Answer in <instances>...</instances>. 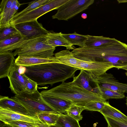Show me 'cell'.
Segmentation results:
<instances>
[{
    "label": "cell",
    "mask_w": 127,
    "mask_h": 127,
    "mask_svg": "<svg viewBox=\"0 0 127 127\" xmlns=\"http://www.w3.org/2000/svg\"><path fill=\"white\" fill-rule=\"evenodd\" d=\"M55 47L47 44L45 35L30 39H26L14 45L7 50L10 51L15 50L13 53L17 55L42 58H50L54 55Z\"/></svg>",
    "instance_id": "cell-4"
},
{
    "label": "cell",
    "mask_w": 127,
    "mask_h": 127,
    "mask_svg": "<svg viewBox=\"0 0 127 127\" xmlns=\"http://www.w3.org/2000/svg\"><path fill=\"white\" fill-rule=\"evenodd\" d=\"M19 34L15 26L10 23L0 26V41Z\"/></svg>",
    "instance_id": "cell-24"
},
{
    "label": "cell",
    "mask_w": 127,
    "mask_h": 127,
    "mask_svg": "<svg viewBox=\"0 0 127 127\" xmlns=\"http://www.w3.org/2000/svg\"><path fill=\"white\" fill-rule=\"evenodd\" d=\"M125 73L126 75L127 76V72H126Z\"/></svg>",
    "instance_id": "cell-40"
},
{
    "label": "cell",
    "mask_w": 127,
    "mask_h": 127,
    "mask_svg": "<svg viewBox=\"0 0 127 127\" xmlns=\"http://www.w3.org/2000/svg\"><path fill=\"white\" fill-rule=\"evenodd\" d=\"M87 39L85 42V47L88 48L101 46L114 40L115 38L104 37L102 36H92L86 35Z\"/></svg>",
    "instance_id": "cell-20"
},
{
    "label": "cell",
    "mask_w": 127,
    "mask_h": 127,
    "mask_svg": "<svg viewBox=\"0 0 127 127\" xmlns=\"http://www.w3.org/2000/svg\"><path fill=\"white\" fill-rule=\"evenodd\" d=\"M24 67V73L38 85L52 86L73 78L78 70L75 68L59 62H50Z\"/></svg>",
    "instance_id": "cell-2"
},
{
    "label": "cell",
    "mask_w": 127,
    "mask_h": 127,
    "mask_svg": "<svg viewBox=\"0 0 127 127\" xmlns=\"http://www.w3.org/2000/svg\"><path fill=\"white\" fill-rule=\"evenodd\" d=\"M49 0H37L33 1L30 2L27 7L21 11L16 13L13 17L20 16L32 11L46 3Z\"/></svg>",
    "instance_id": "cell-29"
},
{
    "label": "cell",
    "mask_w": 127,
    "mask_h": 127,
    "mask_svg": "<svg viewBox=\"0 0 127 127\" xmlns=\"http://www.w3.org/2000/svg\"><path fill=\"white\" fill-rule=\"evenodd\" d=\"M94 0H68L57 9L53 19L68 21L88 9Z\"/></svg>",
    "instance_id": "cell-8"
},
{
    "label": "cell",
    "mask_w": 127,
    "mask_h": 127,
    "mask_svg": "<svg viewBox=\"0 0 127 127\" xmlns=\"http://www.w3.org/2000/svg\"><path fill=\"white\" fill-rule=\"evenodd\" d=\"M50 126L51 127H62L57 124L54 125Z\"/></svg>",
    "instance_id": "cell-37"
},
{
    "label": "cell",
    "mask_w": 127,
    "mask_h": 127,
    "mask_svg": "<svg viewBox=\"0 0 127 127\" xmlns=\"http://www.w3.org/2000/svg\"><path fill=\"white\" fill-rule=\"evenodd\" d=\"M40 93L41 95L62 98L70 101L74 104L82 106L91 101H106L101 95L80 87L73 81L62 83L50 89L43 90Z\"/></svg>",
    "instance_id": "cell-3"
},
{
    "label": "cell",
    "mask_w": 127,
    "mask_h": 127,
    "mask_svg": "<svg viewBox=\"0 0 127 127\" xmlns=\"http://www.w3.org/2000/svg\"><path fill=\"white\" fill-rule=\"evenodd\" d=\"M68 0H49L46 3L32 11L20 16L13 17L10 23L15 26L20 23L37 20L47 13L57 9Z\"/></svg>",
    "instance_id": "cell-9"
},
{
    "label": "cell",
    "mask_w": 127,
    "mask_h": 127,
    "mask_svg": "<svg viewBox=\"0 0 127 127\" xmlns=\"http://www.w3.org/2000/svg\"><path fill=\"white\" fill-rule=\"evenodd\" d=\"M122 2L123 3L127 2V0H123Z\"/></svg>",
    "instance_id": "cell-38"
},
{
    "label": "cell",
    "mask_w": 127,
    "mask_h": 127,
    "mask_svg": "<svg viewBox=\"0 0 127 127\" xmlns=\"http://www.w3.org/2000/svg\"><path fill=\"white\" fill-rule=\"evenodd\" d=\"M104 116L122 122H127V116L120 111L111 106L106 101L103 108L99 112Z\"/></svg>",
    "instance_id": "cell-19"
},
{
    "label": "cell",
    "mask_w": 127,
    "mask_h": 127,
    "mask_svg": "<svg viewBox=\"0 0 127 127\" xmlns=\"http://www.w3.org/2000/svg\"><path fill=\"white\" fill-rule=\"evenodd\" d=\"M0 108L21 114L29 116L28 111L22 105L8 96L0 95Z\"/></svg>",
    "instance_id": "cell-17"
},
{
    "label": "cell",
    "mask_w": 127,
    "mask_h": 127,
    "mask_svg": "<svg viewBox=\"0 0 127 127\" xmlns=\"http://www.w3.org/2000/svg\"><path fill=\"white\" fill-rule=\"evenodd\" d=\"M105 102L91 101L87 103L84 107L85 110H88L99 112L104 107Z\"/></svg>",
    "instance_id": "cell-31"
},
{
    "label": "cell",
    "mask_w": 127,
    "mask_h": 127,
    "mask_svg": "<svg viewBox=\"0 0 127 127\" xmlns=\"http://www.w3.org/2000/svg\"><path fill=\"white\" fill-rule=\"evenodd\" d=\"M22 4L20 3L17 0H14L11 8L7 14L0 21V26L10 23L14 15Z\"/></svg>",
    "instance_id": "cell-28"
},
{
    "label": "cell",
    "mask_w": 127,
    "mask_h": 127,
    "mask_svg": "<svg viewBox=\"0 0 127 127\" xmlns=\"http://www.w3.org/2000/svg\"><path fill=\"white\" fill-rule=\"evenodd\" d=\"M126 104L127 106V97H126Z\"/></svg>",
    "instance_id": "cell-39"
},
{
    "label": "cell",
    "mask_w": 127,
    "mask_h": 127,
    "mask_svg": "<svg viewBox=\"0 0 127 127\" xmlns=\"http://www.w3.org/2000/svg\"><path fill=\"white\" fill-rule=\"evenodd\" d=\"M24 70V67L14 62L8 76L9 88L16 95L24 92L32 93L37 90V84L25 75Z\"/></svg>",
    "instance_id": "cell-6"
},
{
    "label": "cell",
    "mask_w": 127,
    "mask_h": 127,
    "mask_svg": "<svg viewBox=\"0 0 127 127\" xmlns=\"http://www.w3.org/2000/svg\"><path fill=\"white\" fill-rule=\"evenodd\" d=\"M60 114L56 112H43L37 114L36 116L41 123L51 126L57 124Z\"/></svg>",
    "instance_id": "cell-21"
},
{
    "label": "cell",
    "mask_w": 127,
    "mask_h": 127,
    "mask_svg": "<svg viewBox=\"0 0 127 127\" xmlns=\"http://www.w3.org/2000/svg\"><path fill=\"white\" fill-rule=\"evenodd\" d=\"M81 17L83 19H86L87 17V14L85 13H83L81 15Z\"/></svg>",
    "instance_id": "cell-36"
},
{
    "label": "cell",
    "mask_w": 127,
    "mask_h": 127,
    "mask_svg": "<svg viewBox=\"0 0 127 127\" xmlns=\"http://www.w3.org/2000/svg\"><path fill=\"white\" fill-rule=\"evenodd\" d=\"M11 98L22 105L30 116L37 117V114L43 112L57 113L44 100L37 90L32 93L22 92Z\"/></svg>",
    "instance_id": "cell-7"
},
{
    "label": "cell",
    "mask_w": 127,
    "mask_h": 127,
    "mask_svg": "<svg viewBox=\"0 0 127 127\" xmlns=\"http://www.w3.org/2000/svg\"><path fill=\"white\" fill-rule=\"evenodd\" d=\"M13 53L7 51L0 53V78L8 77L14 63Z\"/></svg>",
    "instance_id": "cell-18"
},
{
    "label": "cell",
    "mask_w": 127,
    "mask_h": 127,
    "mask_svg": "<svg viewBox=\"0 0 127 127\" xmlns=\"http://www.w3.org/2000/svg\"><path fill=\"white\" fill-rule=\"evenodd\" d=\"M62 34L73 45H76L81 47H85V43L87 39L86 35L80 34L75 32L72 33Z\"/></svg>",
    "instance_id": "cell-22"
},
{
    "label": "cell",
    "mask_w": 127,
    "mask_h": 127,
    "mask_svg": "<svg viewBox=\"0 0 127 127\" xmlns=\"http://www.w3.org/2000/svg\"><path fill=\"white\" fill-rule=\"evenodd\" d=\"M54 56L58 62L73 67L78 70H84L91 73L94 76L103 74L114 67L112 64L108 63L88 62L77 59L68 50L58 52L55 54Z\"/></svg>",
    "instance_id": "cell-5"
},
{
    "label": "cell",
    "mask_w": 127,
    "mask_h": 127,
    "mask_svg": "<svg viewBox=\"0 0 127 127\" xmlns=\"http://www.w3.org/2000/svg\"><path fill=\"white\" fill-rule=\"evenodd\" d=\"M0 127H12L8 124H5L2 122V123L0 122Z\"/></svg>",
    "instance_id": "cell-35"
},
{
    "label": "cell",
    "mask_w": 127,
    "mask_h": 127,
    "mask_svg": "<svg viewBox=\"0 0 127 127\" xmlns=\"http://www.w3.org/2000/svg\"><path fill=\"white\" fill-rule=\"evenodd\" d=\"M73 81L80 87L100 95L99 86L93 79L91 73L84 70H80L79 74L74 77Z\"/></svg>",
    "instance_id": "cell-12"
},
{
    "label": "cell",
    "mask_w": 127,
    "mask_h": 127,
    "mask_svg": "<svg viewBox=\"0 0 127 127\" xmlns=\"http://www.w3.org/2000/svg\"><path fill=\"white\" fill-rule=\"evenodd\" d=\"M38 124L30 123L23 121H16L10 122L8 124L12 127H34Z\"/></svg>",
    "instance_id": "cell-33"
},
{
    "label": "cell",
    "mask_w": 127,
    "mask_h": 127,
    "mask_svg": "<svg viewBox=\"0 0 127 127\" xmlns=\"http://www.w3.org/2000/svg\"><path fill=\"white\" fill-rule=\"evenodd\" d=\"M92 77L100 87L120 93H127V83L119 82L111 73L105 72L99 76Z\"/></svg>",
    "instance_id": "cell-11"
},
{
    "label": "cell",
    "mask_w": 127,
    "mask_h": 127,
    "mask_svg": "<svg viewBox=\"0 0 127 127\" xmlns=\"http://www.w3.org/2000/svg\"><path fill=\"white\" fill-rule=\"evenodd\" d=\"M15 27L21 35L27 39L46 35L49 32L37 20L20 23Z\"/></svg>",
    "instance_id": "cell-10"
},
{
    "label": "cell",
    "mask_w": 127,
    "mask_h": 127,
    "mask_svg": "<svg viewBox=\"0 0 127 127\" xmlns=\"http://www.w3.org/2000/svg\"><path fill=\"white\" fill-rule=\"evenodd\" d=\"M99 88L100 95L106 100L110 99H121L125 97L124 93L107 89L99 86Z\"/></svg>",
    "instance_id": "cell-27"
},
{
    "label": "cell",
    "mask_w": 127,
    "mask_h": 127,
    "mask_svg": "<svg viewBox=\"0 0 127 127\" xmlns=\"http://www.w3.org/2000/svg\"><path fill=\"white\" fill-rule=\"evenodd\" d=\"M0 120L7 124L16 121L41 123L37 117L21 114L1 108H0Z\"/></svg>",
    "instance_id": "cell-13"
},
{
    "label": "cell",
    "mask_w": 127,
    "mask_h": 127,
    "mask_svg": "<svg viewBox=\"0 0 127 127\" xmlns=\"http://www.w3.org/2000/svg\"><path fill=\"white\" fill-rule=\"evenodd\" d=\"M25 39L19 34L0 41V53L6 52L11 47Z\"/></svg>",
    "instance_id": "cell-23"
},
{
    "label": "cell",
    "mask_w": 127,
    "mask_h": 127,
    "mask_svg": "<svg viewBox=\"0 0 127 127\" xmlns=\"http://www.w3.org/2000/svg\"><path fill=\"white\" fill-rule=\"evenodd\" d=\"M61 32L56 33L52 31H49L45 35L46 42L48 45L53 47L63 46L67 50H73L75 48L62 35Z\"/></svg>",
    "instance_id": "cell-16"
},
{
    "label": "cell",
    "mask_w": 127,
    "mask_h": 127,
    "mask_svg": "<svg viewBox=\"0 0 127 127\" xmlns=\"http://www.w3.org/2000/svg\"><path fill=\"white\" fill-rule=\"evenodd\" d=\"M107 124L110 127H127V122H122L109 117L104 116Z\"/></svg>",
    "instance_id": "cell-32"
},
{
    "label": "cell",
    "mask_w": 127,
    "mask_h": 127,
    "mask_svg": "<svg viewBox=\"0 0 127 127\" xmlns=\"http://www.w3.org/2000/svg\"><path fill=\"white\" fill-rule=\"evenodd\" d=\"M57 124L62 127H80L79 122L67 114H60Z\"/></svg>",
    "instance_id": "cell-25"
},
{
    "label": "cell",
    "mask_w": 127,
    "mask_h": 127,
    "mask_svg": "<svg viewBox=\"0 0 127 127\" xmlns=\"http://www.w3.org/2000/svg\"><path fill=\"white\" fill-rule=\"evenodd\" d=\"M44 100L57 112L61 114L66 113L68 109L73 104L71 101L54 96L41 95Z\"/></svg>",
    "instance_id": "cell-15"
},
{
    "label": "cell",
    "mask_w": 127,
    "mask_h": 127,
    "mask_svg": "<svg viewBox=\"0 0 127 127\" xmlns=\"http://www.w3.org/2000/svg\"><path fill=\"white\" fill-rule=\"evenodd\" d=\"M34 127H51V126L47 124L39 123L38 124L37 126Z\"/></svg>",
    "instance_id": "cell-34"
},
{
    "label": "cell",
    "mask_w": 127,
    "mask_h": 127,
    "mask_svg": "<svg viewBox=\"0 0 127 127\" xmlns=\"http://www.w3.org/2000/svg\"><path fill=\"white\" fill-rule=\"evenodd\" d=\"M15 63L23 67L28 66L50 62H57L55 56L42 58L19 56L15 60Z\"/></svg>",
    "instance_id": "cell-14"
},
{
    "label": "cell",
    "mask_w": 127,
    "mask_h": 127,
    "mask_svg": "<svg viewBox=\"0 0 127 127\" xmlns=\"http://www.w3.org/2000/svg\"><path fill=\"white\" fill-rule=\"evenodd\" d=\"M71 52L74 57L81 60L108 63L114 67L127 71V44L115 38L101 46L79 47Z\"/></svg>",
    "instance_id": "cell-1"
},
{
    "label": "cell",
    "mask_w": 127,
    "mask_h": 127,
    "mask_svg": "<svg viewBox=\"0 0 127 127\" xmlns=\"http://www.w3.org/2000/svg\"><path fill=\"white\" fill-rule=\"evenodd\" d=\"M14 0H2L0 3V21L2 20L9 11Z\"/></svg>",
    "instance_id": "cell-30"
},
{
    "label": "cell",
    "mask_w": 127,
    "mask_h": 127,
    "mask_svg": "<svg viewBox=\"0 0 127 127\" xmlns=\"http://www.w3.org/2000/svg\"><path fill=\"white\" fill-rule=\"evenodd\" d=\"M107 127H110L109 126H108V125Z\"/></svg>",
    "instance_id": "cell-41"
},
{
    "label": "cell",
    "mask_w": 127,
    "mask_h": 127,
    "mask_svg": "<svg viewBox=\"0 0 127 127\" xmlns=\"http://www.w3.org/2000/svg\"><path fill=\"white\" fill-rule=\"evenodd\" d=\"M85 110V108L84 106L73 104L67 110L66 113L68 116L79 122L83 118L81 113Z\"/></svg>",
    "instance_id": "cell-26"
}]
</instances>
